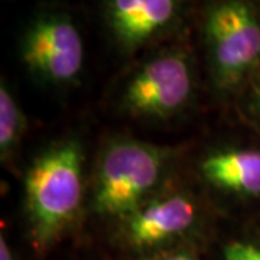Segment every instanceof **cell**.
<instances>
[{"mask_svg":"<svg viewBox=\"0 0 260 260\" xmlns=\"http://www.w3.org/2000/svg\"><path fill=\"white\" fill-rule=\"evenodd\" d=\"M84 201L80 142L64 139L38 153L25 172L23 205L32 242L45 250L75 221Z\"/></svg>","mask_w":260,"mask_h":260,"instance_id":"obj_1","label":"cell"},{"mask_svg":"<svg viewBox=\"0 0 260 260\" xmlns=\"http://www.w3.org/2000/svg\"><path fill=\"white\" fill-rule=\"evenodd\" d=\"M174 150L136 139H117L103 149L91 188L94 214L123 220L158 194Z\"/></svg>","mask_w":260,"mask_h":260,"instance_id":"obj_2","label":"cell"},{"mask_svg":"<svg viewBox=\"0 0 260 260\" xmlns=\"http://www.w3.org/2000/svg\"><path fill=\"white\" fill-rule=\"evenodd\" d=\"M204 44L214 85L242 87L260 65V20L246 0H217L205 12Z\"/></svg>","mask_w":260,"mask_h":260,"instance_id":"obj_3","label":"cell"},{"mask_svg":"<svg viewBox=\"0 0 260 260\" xmlns=\"http://www.w3.org/2000/svg\"><path fill=\"white\" fill-rule=\"evenodd\" d=\"M195 95L192 56L181 48L164 49L127 77L120 107L133 119L168 120L188 109Z\"/></svg>","mask_w":260,"mask_h":260,"instance_id":"obj_4","label":"cell"},{"mask_svg":"<svg viewBox=\"0 0 260 260\" xmlns=\"http://www.w3.org/2000/svg\"><path fill=\"white\" fill-rule=\"evenodd\" d=\"M19 54L29 73L48 85H71L83 74L81 32L61 10H45L30 19L20 37Z\"/></svg>","mask_w":260,"mask_h":260,"instance_id":"obj_5","label":"cell"},{"mask_svg":"<svg viewBox=\"0 0 260 260\" xmlns=\"http://www.w3.org/2000/svg\"><path fill=\"white\" fill-rule=\"evenodd\" d=\"M200 205L186 191L158 192L120 220L123 242L133 250H155L194 232Z\"/></svg>","mask_w":260,"mask_h":260,"instance_id":"obj_6","label":"cell"},{"mask_svg":"<svg viewBox=\"0 0 260 260\" xmlns=\"http://www.w3.org/2000/svg\"><path fill=\"white\" fill-rule=\"evenodd\" d=\"M186 2L104 0V25L116 48L132 55L172 34L185 16Z\"/></svg>","mask_w":260,"mask_h":260,"instance_id":"obj_7","label":"cell"},{"mask_svg":"<svg viewBox=\"0 0 260 260\" xmlns=\"http://www.w3.org/2000/svg\"><path fill=\"white\" fill-rule=\"evenodd\" d=\"M198 171L218 191L246 198L260 197V149H217L200 160Z\"/></svg>","mask_w":260,"mask_h":260,"instance_id":"obj_8","label":"cell"},{"mask_svg":"<svg viewBox=\"0 0 260 260\" xmlns=\"http://www.w3.org/2000/svg\"><path fill=\"white\" fill-rule=\"evenodd\" d=\"M28 127L26 116L16 102L6 81L0 84V156L6 162L12 158Z\"/></svg>","mask_w":260,"mask_h":260,"instance_id":"obj_9","label":"cell"},{"mask_svg":"<svg viewBox=\"0 0 260 260\" xmlns=\"http://www.w3.org/2000/svg\"><path fill=\"white\" fill-rule=\"evenodd\" d=\"M224 260H260V243L232 240L223 247Z\"/></svg>","mask_w":260,"mask_h":260,"instance_id":"obj_10","label":"cell"},{"mask_svg":"<svg viewBox=\"0 0 260 260\" xmlns=\"http://www.w3.org/2000/svg\"><path fill=\"white\" fill-rule=\"evenodd\" d=\"M249 110L251 117L260 124V75L254 77L253 80L250 99H249Z\"/></svg>","mask_w":260,"mask_h":260,"instance_id":"obj_11","label":"cell"},{"mask_svg":"<svg viewBox=\"0 0 260 260\" xmlns=\"http://www.w3.org/2000/svg\"><path fill=\"white\" fill-rule=\"evenodd\" d=\"M146 260H201L198 259L194 254H189V253H184V251H177V253H167V254H162V256H155V257H150Z\"/></svg>","mask_w":260,"mask_h":260,"instance_id":"obj_12","label":"cell"},{"mask_svg":"<svg viewBox=\"0 0 260 260\" xmlns=\"http://www.w3.org/2000/svg\"><path fill=\"white\" fill-rule=\"evenodd\" d=\"M0 260H15L13 253L10 250L9 243H8V240H6V237H5L3 233H2V236H0Z\"/></svg>","mask_w":260,"mask_h":260,"instance_id":"obj_13","label":"cell"}]
</instances>
